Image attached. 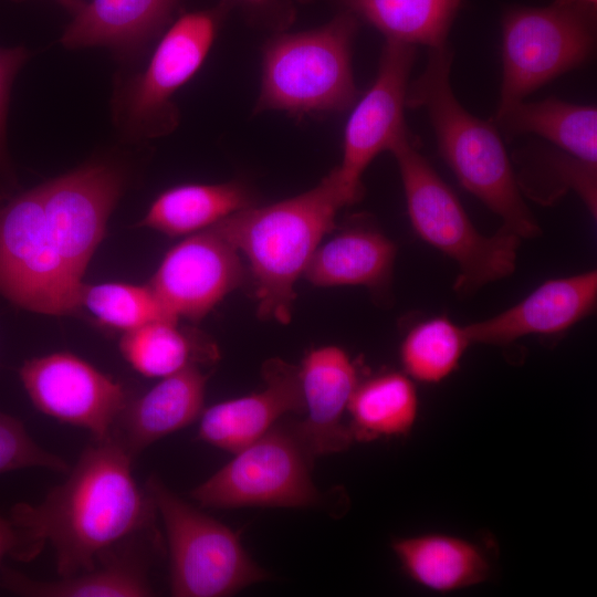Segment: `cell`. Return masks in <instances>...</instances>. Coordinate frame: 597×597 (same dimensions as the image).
Listing matches in <instances>:
<instances>
[{
    "instance_id": "cell-1",
    "label": "cell",
    "mask_w": 597,
    "mask_h": 597,
    "mask_svg": "<svg viewBox=\"0 0 597 597\" xmlns=\"http://www.w3.org/2000/svg\"><path fill=\"white\" fill-rule=\"evenodd\" d=\"M133 460L114 436L95 441L42 502L15 504L10 519L32 556L49 543L59 575L66 577L96 568L114 546L143 530L155 506L134 479Z\"/></svg>"
},
{
    "instance_id": "cell-2",
    "label": "cell",
    "mask_w": 597,
    "mask_h": 597,
    "mask_svg": "<svg viewBox=\"0 0 597 597\" xmlns=\"http://www.w3.org/2000/svg\"><path fill=\"white\" fill-rule=\"evenodd\" d=\"M347 205L352 203L333 169L303 193L250 206L209 227L247 258L261 318L290 322L294 284Z\"/></svg>"
},
{
    "instance_id": "cell-3",
    "label": "cell",
    "mask_w": 597,
    "mask_h": 597,
    "mask_svg": "<svg viewBox=\"0 0 597 597\" xmlns=\"http://www.w3.org/2000/svg\"><path fill=\"white\" fill-rule=\"evenodd\" d=\"M451 64L448 44L429 49L425 71L408 86L406 106L426 109L441 157L462 187L502 219V229L520 239L537 237L540 226L522 197L501 134L457 100Z\"/></svg>"
},
{
    "instance_id": "cell-4",
    "label": "cell",
    "mask_w": 597,
    "mask_h": 597,
    "mask_svg": "<svg viewBox=\"0 0 597 597\" xmlns=\"http://www.w3.org/2000/svg\"><path fill=\"white\" fill-rule=\"evenodd\" d=\"M357 29L358 18L344 10L317 29L271 39L255 111L302 116L349 108L358 96L352 70Z\"/></svg>"
},
{
    "instance_id": "cell-5",
    "label": "cell",
    "mask_w": 597,
    "mask_h": 597,
    "mask_svg": "<svg viewBox=\"0 0 597 597\" xmlns=\"http://www.w3.org/2000/svg\"><path fill=\"white\" fill-rule=\"evenodd\" d=\"M389 151L398 164L412 228L459 265L457 291L476 290L514 272L521 241L517 235L504 229L492 237L481 234L409 132Z\"/></svg>"
},
{
    "instance_id": "cell-6",
    "label": "cell",
    "mask_w": 597,
    "mask_h": 597,
    "mask_svg": "<svg viewBox=\"0 0 597 597\" xmlns=\"http://www.w3.org/2000/svg\"><path fill=\"white\" fill-rule=\"evenodd\" d=\"M232 3L221 0L213 9L180 15L158 42L145 70L117 85L113 119L126 140L156 138L177 126L172 96L201 67Z\"/></svg>"
},
{
    "instance_id": "cell-7",
    "label": "cell",
    "mask_w": 597,
    "mask_h": 597,
    "mask_svg": "<svg viewBox=\"0 0 597 597\" xmlns=\"http://www.w3.org/2000/svg\"><path fill=\"white\" fill-rule=\"evenodd\" d=\"M146 491L166 530L172 596L224 597L269 578L233 530L185 502L157 476L149 478Z\"/></svg>"
},
{
    "instance_id": "cell-8",
    "label": "cell",
    "mask_w": 597,
    "mask_h": 597,
    "mask_svg": "<svg viewBox=\"0 0 597 597\" xmlns=\"http://www.w3.org/2000/svg\"><path fill=\"white\" fill-rule=\"evenodd\" d=\"M596 45V6L556 0L511 8L502 20L500 105L522 101L589 60Z\"/></svg>"
},
{
    "instance_id": "cell-9",
    "label": "cell",
    "mask_w": 597,
    "mask_h": 597,
    "mask_svg": "<svg viewBox=\"0 0 597 597\" xmlns=\"http://www.w3.org/2000/svg\"><path fill=\"white\" fill-rule=\"evenodd\" d=\"M83 282L75 280L52 238L40 185L0 208V294L48 315L80 307Z\"/></svg>"
},
{
    "instance_id": "cell-10",
    "label": "cell",
    "mask_w": 597,
    "mask_h": 597,
    "mask_svg": "<svg viewBox=\"0 0 597 597\" xmlns=\"http://www.w3.org/2000/svg\"><path fill=\"white\" fill-rule=\"evenodd\" d=\"M312 460L292 427H273L235 452L190 496L214 509L312 506L321 500L310 474Z\"/></svg>"
},
{
    "instance_id": "cell-11",
    "label": "cell",
    "mask_w": 597,
    "mask_h": 597,
    "mask_svg": "<svg viewBox=\"0 0 597 597\" xmlns=\"http://www.w3.org/2000/svg\"><path fill=\"white\" fill-rule=\"evenodd\" d=\"M19 375L39 411L86 429L95 441L112 437L128 404L122 384L71 353L31 358Z\"/></svg>"
},
{
    "instance_id": "cell-12",
    "label": "cell",
    "mask_w": 597,
    "mask_h": 597,
    "mask_svg": "<svg viewBox=\"0 0 597 597\" xmlns=\"http://www.w3.org/2000/svg\"><path fill=\"white\" fill-rule=\"evenodd\" d=\"M416 46L386 40L377 76L345 127L342 164L334 168L352 203L363 196L362 176L371 160L408 133L405 107Z\"/></svg>"
},
{
    "instance_id": "cell-13",
    "label": "cell",
    "mask_w": 597,
    "mask_h": 597,
    "mask_svg": "<svg viewBox=\"0 0 597 597\" xmlns=\"http://www.w3.org/2000/svg\"><path fill=\"white\" fill-rule=\"evenodd\" d=\"M46 221L61 259L82 282L124 188L113 165L92 163L40 185Z\"/></svg>"
},
{
    "instance_id": "cell-14",
    "label": "cell",
    "mask_w": 597,
    "mask_h": 597,
    "mask_svg": "<svg viewBox=\"0 0 597 597\" xmlns=\"http://www.w3.org/2000/svg\"><path fill=\"white\" fill-rule=\"evenodd\" d=\"M243 277L238 250L207 228L184 239L165 255L149 286L175 317L199 321Z\"/></svg>"
},
{
    "instance_id": "cell-15",
    "label": "cell",
    "mask_w": 597,
    "mask_h": 597,
    "mask_svg": "<svg viewBox=\"0 0 597 597\" xmlns=\"http://www.w3.org/2000/svg\"><path fill=\"white\" fill-rule=\"evenodd\" d=\"M306 417L291 426L313 459L347 450L355 441L343 421L359 384L358 368L337 346H323L306 354L298 366Z\"/></svg>"
},
{
    "instance_id": "cell-16",
    "label": "cell",
    "mask_w": 597,
    "mask_h": 597,
    "mask_svg": "<svg viewBox=\"0 0 597 597\" xmlns=\"http://www.w3.org/2000/svg\"><path fill=\"white\" fill-rule=\"evenodd\" d=\"M263 378L262 390L205 409L200 415L198 438L235 453L264 436L282 416L304 412L297 366L270 359L263 365Z\"/></svg>"
},
{
    "instance_id": "cell-17",
    "label": "cell",
    "mask_w": 597,
    "mask_h": 597,
    "mask_svg": "<svg viewBox=\"0 0 597 597\" xmlns=\"http://www.w3.org/2000/svg\"><path fill=\"white\" fill-rule=\"evenodd\" d=\"M597 301V272L548 280L516 305L464 326L470 343L509 345L527 335L559 334L589 315Z\"/></svg>"
},
{
    "instance_id": "cell-18",
    "label": "cell",
    "mask_w": 597,
    "mask_h": 597,
    "mask_svg": "<svg viewBox=\"0 0 597 597\" xmlns=\"http://www.w3.org/2000/svg\"><path fill=\"white\" fill-rule=\"evenodd\" d=\"M179 0H91L66 27L67 49L103 46L122 59L140 53L170 20Z\"/></svg>"
},
{
    "instance_id": "cell-19",
    "label": "cell",
    "mask_w": 597,
    "mask_h": 597,
    "mask_svg": "<svg viewBox=\"0 0 597 597\" xmlns=\"http://www.w3.org/2000/svg\"><path fill=\"white\" fill-rule=\"evenodd\" d=\"M390 547L407 577L430 591L468 589L491 575L492 565L484 548L462 536L422 533L397 537Z\"/></svg>"
},
{
    "instance_id": "cell-20",
    "label": "cell",
    "mask_w": 597,
    "mask_h": 597,
    "mask_svg": "<svg viewBox=\"0 0 597 597\" xmlns=\"http://www.w3.org/2000/svg\"><path fill=\"white\" fill-rule=\"evenodd\" d=\"M207 379L198 365L163 377L140 398L127 404L119 418L123 434L114 437L135 459L154 442L189 426L203 411Z\"/></svg>"
},
{
    "instance_id": "cell-21",
    "label": "cell",
    "mask_w": 597,
    "mask_h": 597,
    "mask_svg": "<svg viewBox=\"0 0 597 597\" xmlns=\"http://www.w3.org/2000/svg\"><path fill=\"white\" fill-rule=\"evenodd\" d=\"M505 138L535 134L555 147L597 165V109L548 97L540 102L522 101L499 105L492 121Z\"/></svg>"
},
{
    "instance_id": "cell-22",
    "label": "cell",
    "mask_w": 597,
    "mask_h": 597,
    "mask_svg": "<svg viewBox=\"0 0 597 597\" xmlns=\"http://www.w3.org/2000/svg\"><path fill=\"white\" fill-rule=\"evenodd\" d=\"M395 244L371 228H350L318 245L303 276L316 286L379 287L391 274Z\"/></svg>"
},
{
    "instance_id": "cell-23",
    "label": "cell",
    "mask_w": 597,
    "mask_h": 597,
    "mask_svg": "<svg viewBox=\"0 0 597 597\" xmlns=\"http://www.w3.org/2000/svg\"><path fill=\"white\" fill-rule=\"evenodd\" d=\"M354 441L405 437L419 415L413 380L405 373L387 371L357 385L347 407Z\"/></svg>"
},
{
    "instance_id": "cell-24",
    "label": "cell",
    "mask_w": 597,
    "mask_h": 597,
    "mask_svg": "<svg viewBox=\"0 0 597 597\" xmlns=\"http://www.w3.org/2000/svg\"><path fill=\"white\" fill-rule=\"evenodd\" d=\"M250 206L249 190L238 182L181 185L160 193L139 226L171 237L191 234Z\"/></svg>"
},
{
    "instance_id": "cell-25",
    "label": "cell",
    "mask_w": 597,
    "mask_h": 597,
    "mask_svg": "<svg viewBox=\"0 0 597 597\" xmlns=\"http://www.w3.org/2000/svg\"><path fill=\"white\" fill-rule=\"evenodd\" d=\"M344 10L367 21L386 40L422 44L429 49L447 45L452 22L462 0H334Z\"/></svg>"
},
{
    "instance_id": "cell-26",
    "label": "cell",
    "mask_w": 597,
    "mask_h": 597,
    "mask_svg": "<svg viewBox=\"0 0 597 597\" xmlns=\"http://www.w3.org/2000/svg\"><path fill=\"white\" fill-rule=\"evenodd\" d=\"M119 349L127 363L146 377H166L189 365L218 359L213 344L177 327V322L156 321L125 332Z\"/></svg>"
},
{
    "instance_id": "cell-27",
    "label": "cell",
    "mask_w": 597,
    "mask_h": 597,
    "mask_svg": "<svg viewBox=\"0 0 597 597\" xmlns=\"http://www.w3.org/2000/svg\"><path fill=\"white\" fill-rule=\"evenodd\" d=\"M2 582L12 593L32 597H145L153 589L135 563L109 561L103 566L57 580H36L14 570L3 572Z\"/></svg>"
},
{
    "instance_id": "cell-28",
    "label": "cell",
    "mask_w": 597,
    "mask_h": 597,
    "mask_svg": "<svg viewBox=\"0 0 597 597\" xmlns=\"http://www.w3.org/2000/svg\"><path fill=\"white\" fill-rule=\"evenodd\" d=\"M464 326L438 316L415 325L400 346L404 373L413 381L438 384L458 367L470 345Z\"/></svg>"
},
{
    "instance_id": "cell-29",
    "label": "cell",
    "mask_w": 597,
    "mask_h": 597,
    "mask_svg": "<svg viewBox=\"0 0 597 597\" xmlns=\"http://www.w3.org/2000/svg\"><path fill=\"white\" fill-rule=\"evenodd\" d=\"M80 307H85L101 323L125 332L156 321L178 322L149 285L83 283Z\"/></svg>"
},
{
    "instance_id": "cell-30",
    "label": "cell",
    "mask_w": 597,
    "mask_h": 597,
    "mask_svg": "<svg viewBox=\"0 0 597 597\" xmlns=\"http://www.w3.org/2000/svg\"><path fill=\"white\" fill-rule=\"evenodd\" d=\"M520 156L528 164L515 176L519 187L531 180L533 184L538 180L545 184L548 180L552 182L551 188H554V181L557 180L563 191L575 189L591 214L596 216V165L583 161L557 147L528 148Z\"/></svg>"
},
{
    "instance_id": "cell-31",
    "label": "cell",
    "mask_w": 597,
    "mask_h": 597,
    "mask_svg": "<svg viewBox=\"0 0 597 597\" xmlns=\"http://www.w3.org/2000/svg\"><path fill=\"white\" fill-rule=\"evenodd\" d=\"M29 468L69 470L64 459L40 447L20 420L0 411V474Z\"/></svg>"
},
{
    "instance_id": "cell-32",
    "label": "cell",
    "mask_w": 597,
    "mask_h": 597,
    "mask_svg": "<svg viewBox=\"0 0 597 597\" xmlns=\"http://www.w3.org/2000/svg\"><path fill=\"white\" fill-rule=\"evenodd\" d=\"M28 56L29 52L22 46L0 48V169L7 165L6 123L10 90Z\"/></svg>"
},
{
    "instance_id": "cell-33",
    "label": "cell",
    "mask_w": 597,
    "mask_h": 597,
    "mask_svg": "<svg viewBox=\"0 0 597 597\" xmlns=\"http://www.w3.org/2000/svg\"><path fill=\"white\" fill-rule=\"evenodd\" d=\"M6 555L22 562L33 558L12 520L0 515V562Z\"/></svg>"
},
{
    "instance_id": "cell-34",
    "label": "cell",
    "mask_w": 597,
    "mask_h": 597,
    "mask_svg": "<svg viewBox=\"0 0 597 597\" xmlns=\"http://www.w3.org/2000/svg\"><path fill=\"white\" fill-rule=\"evenodd\" d=\"M55 1H57L65 8L73 10L75 12L83 6V2L81 0H55Z\"/></svg>"
},
{
    "instance_id": "cell-35",
    "label": "cell",
    "mask_w": 597,
    "mask_h": 597,
    "mask_svg": "<svg viewBox=\"0 0 597 597\" xmlns=\"http://www.w3.org/2000/svg\"><path fill=\"white\" fill-rule=\"evenodd\" d=\"M563 2H582L590 6H596L597 0H559Z\"/></svg>"
},
{
    "instance_id": "cell-36",
    "label": "cell",
    "mask_w": 597,
    "mask_h": 597,
    "mask_svg": "<svg viewBox=\"0 0 597 597\" xmlns=\"http://www.w3.org/2000/svg\"><path fill=\"white\" fill-rule=\"evenodd\" d=\"M244 1L251 4H262L266 0H244Z\"/></svg>"
}]
</instances>
